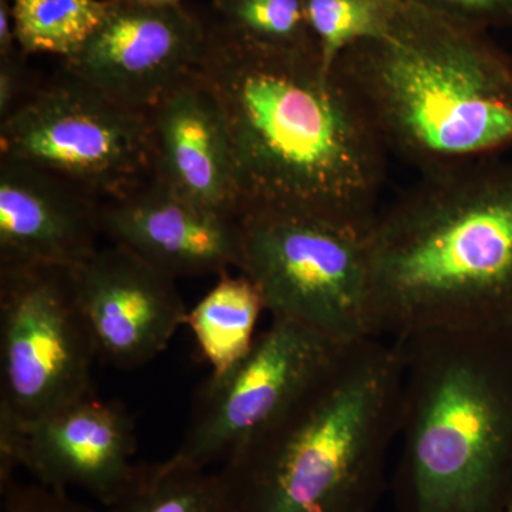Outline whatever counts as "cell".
<instances>
[{
    "label": "cell",
    "instance_id": "obj_9",
    "mask_svg": "<svg viewBox=\"0 0 512 512\" xmlns=\"http://www.w3.org/2000/svg\"><path fill=\"white\" fill-rule=\"evenodd\" d=\"M348 346L272 319L247 355L201 384L174 456L202 468L227 463L301 402Z\"/></svg>",
    "mask_w": 512,
    "mask_h": 512
},
{
    "label": "cell",
    "instance_id": "obj_24",
    "mask_svg": "<svg viewBox=\"0 0 512 512\" xmlns=\"http://www.w3.org/2000/svg\"><path fill=\"white\" fill-rule=\"evenodd\" d=\"M128 2L138 3V5L147 6H178L181 0H128Z\"/></svg>",
    "mask_w": 512,
    "mask_h": 512
},
{
    "label": "cell",
    "instance_id": "obj_2",
    "mask_svg": "<svg viewBox=\"0 0 512 512\" xmlns=\"http://www.w3.org/2000/svg\"><path fill=\"white\" fill-rule=\"evenodd\" d=\"M367 241L375 338L512 323V163L423 174Z\"/></svg>",
    "mask_w": 512,
    "mask_h": 512
},
{
    "label": "cell",
    "instance_id": "obj_23",
    "mask_svg": "<svg viewBox=\"0 0 512 512\" xmlns=\"http://www.w3.org/2000/svg\"><path fill=\"white\" fill-rule=\"evenodd\" d=\"M19 55L0 59V121L8 119L22 103L25 90V67ZM25 56V55H23Z\"/></svg>",
    "mask_w": 512,
    "mask_h": 512
},
{
    "label": "cell",
    "instance_id": "obj_19",
    "mask_svg": "<svg viewBox=\"0 0 512 512\" xmlns=\"http://www.w3.org/2000/svg\"><path fill=\"white\" fill-rule=\"evenodd\" d=\"M221 28L278 52L318 53L302 0H214Z\"/></svg>",
    "mask_w": 512,
    "mask_h": 512
},
{
    "label": "cell",
    "instance_id": "obj_7",
    "mask_svg": "<svg viewBox=\"0 0 512 512\" xmlns=\"http://www.w3.org/2000/svg\"><path fill=\"white\" fill-rule=\"evenodd\" d=\"M0 156L16 158L109 201L153 174L150 113L64 72L0 121Z\"/></svg>",
    "mask_w": 512,
    "mask_h": 512
},
{
    "label": "cell",
    "instance_id": "obj_14",
    "mask_svg": "<svg viewBox=\"0 0 512 512\" xmlns=\"http://www.w3.org/2000/svg\"><path fill=\"white\" fill-rule=\"evenodd\" d=\"M101 231L96 198L42 168L0 156V268L73 269Z\"/></svg>",
    "mask_w": 512,
    "mask_h": 512
},
{
    "label": "cell",
    "instance_id": "obj_18",
    "mask_svg": "<svg viewBox=\"0 0 512 512\" xmlns=\"http://www.w3.org/2000/svg\"><path fill=\"white\" fill-rule=\"evenodd\" d=\"M113 5L114 0H12L20 52L69 59L100 28Z\"/></svg>",
    "mask_w": 512,
    "mask_h": 512
},
{
    "label": "cell",
    "instance_id": "obj_11",
    "mask_svg": "<svg viewBox=\"0 0 512 512\" xmlns=\"http://www.w3.org/2000/svg\"><path fill=\"white\" fill-rule=\"evenodd\" d=\"M208 29L183 5L114 0L100 28L63 60V70L117 103L148 111L197 69Z\"/></svg>",
    "mask_w": 512,
    "mask_h": 512
},
{
    "label": "cell",
    "instance_id": "obj_17",
    "mask_svg": "<svg viewBox=\"0 0 512 512\" xmlns=\"http://www.w3.org/2000/svg\"><path fill=\"white\" fill-rule=\"evenodd\" d=\"M107 512H235L221 471L211 473L173 456L140 464L133 483Z\"/></svg>",
    "mask_w": 512,
    "mask_h": 512
},
{
    "label": "cell",
    "instance_id": "obj_13",
    "mask_svg": "<svg viewBox=\"0 0 512 512\" xmlns=\"http://www.w3.org/2000/svg\"><path fill=\"white\" fill-rule=\"evenodd\" d=\"M101 231L171 278L241 269L238 217L185 200L156 177L101 204Z\"/></svg>",
    "mask_w": 512,
    "mask_h": 512
},
{
    "label": "cell",
    "instance_id": "obj_4",
    "mask_svg": "<svg viewBox=\"0 0 512 512\" xmlns=\"http://www.w3.org/2000/svg\"><path fill=\"white\" fill-rule=\"evenodd\" d=\"M397 512L512 503V323L404 340Z\"/></svg>",
    "mask_w": 512,
    "mask_h": 512
},
{
    "label": "cell",
    "instance_id": "obj_10",
    "mask_svg": "<svg viewBox=\"0 0 512 512\" xmlns=\"http://www.w3.org/2000/svg\"><path fill=\"white\" fill-rule=\"evenodd\" d=\"M136 453V424L126 407L90 394L33 423L0 431V484L23 468L37 483L82 488L109 507L136 478Z\"/></svg>",
    "mask_w": 512,
    "mask_h": 512
},
{
    "label": "cell",
    "instance_id": "obj_22",
    "mask_svg": "<svg viewBox=\"0 0 512 512\" xmlns=\"http://www.w3.org/2000/svg\"><path fill=\"white\" fill-rule=\"evenodd\" d=\"M2 512H96L79 503L66 490L40 483L23 484L16 478L0 484Z\"/></svg>",
    "mask_w": 512,
    "mask_h": 512
},
{
    "label": "cell",
    "instance_id": "obj_25",
    "mask_svg": "<svg viewBox=\"0 0 512 512\" xmlns=\"http://www.w3.org/2000/svg\"><path fill=\"white\" fill-rule=\"evenodd\" d=\"M505 512H512V503L510 504V507L507 508V511Z\"/></svg>",
    "mask_w": 512,
    "mask_h": 512
},
{
    "label": "cell",
    "instance_id": "obj_1",
    "mask_svg": "<svg viewBox=\"0 0 512 512\" xmlns=\"http://www.w3.org/2000/svg\"><path fill=\"white\" fill-rule=\"evenodd\" d=\"M197 72L227 120L242 205L372 224L389 153L318 53L265 49L215 25Z\"/></svg>",
    "mask_w": 512,
    "mask_h": 512
},
{
    "label": "cell",
    "instance_id": "obj_8",
    "mask_svg": "<svg viewBox=\"0 0 512 512\" xmlns=\"http://www.w3.org/2000/svg\"><path fill=\"white\" fill-rule=\"evenodd\" d=\"M97 357L70 269L0 268V431L93 394Z\"/></svg>",
    "mask_w": 512,
    "mask_h": 512
},
{
    "label": "cell",
    "instance_id": "obj_15",
    "mask_svg": "<svg viewBox=\"0 0 512 512\" xmlns=\"http://www.w3.org/2000/svg\"><path fill=\"white\" fill-rule=\"evenodd\" d=\"M148 113L153 177L185 200L238 217L242 198L227 120L197 69L175 83Z\"/></svg>",
    "mask_w": 512,
    "mask_h": 512
},
{
    "label": "cell",
    "instance_id": "obj_21",
    "mask_svg": "<svg viewBox=\"0 0 512 512\" xmlns=\"http://www.w3.org/2000/svg\"><path fill=\"white\" fill-rule=\"evenodd\" d=\"M485 32L512 30V0H397Z\"/></svg>",
    "mask_w": 512,
    "mask_h": 512
},
{
    "label": "cell",
    "instance_id": "obj_6",
    "mask_svg": "<svg viewBox=\"0 0 512 512\" xmlns=\"http://www.w3.org/2000/svg\"><path fill=\"white\" fill-rule=\"evenodd\" d=\"M242 265L272 319L339 345L375 338L370 225L308 208L247 204L238 214Z\"/></svg>",
    "mask_w": 512,
    "mask_h": 512
},
{
    "label": "cell",
    "instance_id": "obj_12",
    "mask_svg": "<svg viewBox=\"0 0 512 512\" xmlns=\"http://www.w3.org/2000/svg\"><path fill=\"white\" fill-rule=\"evenodd\" d=\"M70 276L99 357L117 369L146 366L187 323L175 279L120 245L99 249Z\"/></svg>",
    "mask_w": 512,
    "mask_h": 512
},
{
    "label": "cell",
    "instance_id": "obj_3",
    "mask_svg": "<svg viewBox=\"0 0 512 512\" xmlns=\"http://www.w3.org/2000/svg\"><path fill=\"white\" fill-rule=\"evenodd\" d=\"M332 70L387 153L423 174L512 148V57L485 30L397 2L386 32Z\"/></svg>",
    "mask_w": 512,
    "mask_h": 512
},
{
    "label": "cell",
    "instance_id": "obj_5",
    "mask_svg": "<svg viewBox=\"0 0 512 512\" xmlns=\"http://www.w3.org/2000/svg\"><path fill=\"white\" fill-rule=\"evenodd\" d=\"M403 373L393 340L343 350L301 402L221 468L235 512H376Z\"/></svg>",
    "mask_w": 512,
    "mask_h": 512
},
{
    "label": "cell",
    "instance_id": "obj_20",
    "mask_svg": "<svg viewBox=\"0 0 512 512\" xmlns=\"http://www.w3.org/2000/svg\"><path fill=\"white\" fill-rule=\"evenodd\" d=\"M397 0H302L325 73L350 47L382 36Z\"/></svg>",
    "mask_w": 512,
    "mask_h": 512
},
{
    "label": "cell",
    "instance_id": "obj_16",
    "mask_svg": "<svg viewBox=\"0 0 512 512\" xmlns=\"http://www.w3.org/2000/svg\"><path fill=\"white\" fill-rule=\"evenodd\" d=\"M265 311L261 292L247 275H220L217 284L191 311L187 323L215 375L227 372L254 345L255 328Z\"/></svg>",
    "mask_w": 512,
    "mask_h": 512
}]
</instances>
